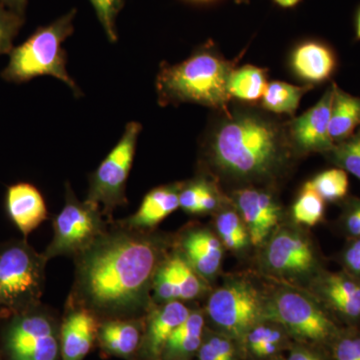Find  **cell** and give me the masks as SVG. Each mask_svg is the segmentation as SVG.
<instances>
[{"mask_svg":"<svg viewBox=\"0 0 360 360\" xmlns=\"http://www.w3.org/2000/svg\"><path fill=\"white\" fill-rule=\"evenodd\" d=\"M162 255V241L155 236L134 229L105 232L77 255L79 305L106 316L141 311Z\"/></svg>","mask_w":360,"mask_h":360,"instance_id":"1","label":"cell"},{"mask_svg":"<svg viewBox=\"0 0 360 360\" xmlns=\"http://www.w3.org/2000/svg\"><path fill=\"white\" fill-rule=\"evenodd\" d=\"M215 165L240 179H262L281 163V137L274 125L252 115L229 118L212 141Z\"/></svg>","mask_w":360,"mask_h":360,"instance_id":"2","label":"cell"},{"mask_svg":"<svg viewBox=\"0 0 360 360\" xmlns=\"http://www.w3.org/2000/svg\"><path fill=\"white\" fill-rule=\"evenodd\" d=\"M231 72V63L208 51L179 65L162 66L156 80L160 103L202 104L227 113Z\"/></svg>","mask_w":360,"mask_h":360,"instance_id":"3","label":"cell"},{"mask_svg":"<svg viewBox=\"0 0 360 360\" xmlns=\"http://www.w3.org/2000/svg\"><path fill=\"white\" fill-rule=\"evenodd\" d=\"M75 9L51 25L39 27L22 44L9 52L8 65L2 71L7 82H25L32 78L51 75L65 82L75 96H82L66 70V54L63 44L73 32Z\"/></svg>","mask_w":360,"mask_h":360,"instance_id":"4","label":"cell"},{"mask_svg":"<svg viewBox=\"0 0 360 360\" xmlns=\"http://www.w3.org/2000/svg\"><path fill=\"white\" fill-rule=\"evenodd\" d=\"M46 262L25 241L0 246V311L18 314L37 307Z\"/></svg>","mask_w":360,"mask_h":360,"instance_id":"5","label":"cell"},{"mask_svg":"<svg viewBox=\"0 0 360 360\" xmlns=\"http://www.w3.org/2000/svg\"><path fill=\"white\" fill-rule=\"evenodd\" d=\"M265 319L277 322L300 340L319 345H330L341 329L314 295L288 288L266 302Z\"/></svg>","mask_w":360,"mask_h":360,"instance_id":"6","label":"cell"},{"mask_svg":"<svg viewBox=\"0 0 360 360\" xmlns=\"http://www.w3.org/2000/svg\"><path fill=\"white\" fill-rule=\"evenodd\" d=\"M105 233L101 206L79 201L70 186L66 187L65 205L53 221V238L44 257L78 255Z\"/></svg>","mask_w":360,"mask_h":360,"instance_id":"7","label":"cell"},{"mask_svg":"<svg viewBox=\"0 0 360 360\" xmlns=\"http://www.w3.org/2000/svg\"><path fill=\"white\" fill-rule=\"evenodd\" d=\"M265 307L266 302L253 284L233 279L210 295L207 314L225 335L243 338L265 319Z\"/></svg>","mask_w":360,"mask_h":360,"instance_id":"8","label":"cell"},{"mask_svg":"<svg viewBox=\"0 0 360 360\" xmlns=\"http://www.w3.org/2000/svg\"><path fill=\"white\" fill-rule=\"evenodd\" d=\"M141 129L139 122H129L115 148L90 176L86 200L103 205L108 215L127 203L125 188Z\"/></svg>","mask_w":360,"mask_h":360,"instance_id":"9","label":"cell"},{"mask_svg":"<svg viewBox=\"0 0 360 360\" xmlns=\"http://www.w3.org/2000/svg\"><path fill=\"white\" fill-rule=\"evenodd\" d=\"M6 347L11 360H58L60 340L53 319L35 307L15 314L7 326Z\"/></svg>","mask_w":360,"mask_h":360,"instance_id":"10","label":"cell"},{"mask_svg":"<svg viewBox=\"0 0 360 360\" xmlns=\"http://www.w3.org/2000/svg\"><path fill=\"white\" fill-rule=\"evenodd\" d=\"M264 264L271 274L288 278L314 277L322 271L314 243L293 229H278L265 246Z\"/></svg>","mask_w":360,"mask_h":360,"instance_id":"11","label":"cell"},{"mask_svg":"<svg viewBox=\"0 0 360 360\" xmlns=\"http://www.w3.org/2000/svg\"><path fill=\"white\" fill-rule=\"evenodd\" d=\"M317 300L336 321L356 328L360 324V278L345 270L330 272L322 270L312 281Z\"/></svg>","mask_w":360,"mask_h":360,"instance_id":"12","label":"cell"},{"mask_svg":"<svg viewBox=\"0 0 360 360\" xmlns=\"http://www.w3.org/2000/svg\"><path fill=\"white\" fill-rule=\"evenodd\" d=\"M206 281L180 255L163 259L153 281L155 300L160 303L184 302L200 297Z\"/></svg>","mask_w":360,"mask_h":360,"instance_id":"13","label":"cell"},{"mask_svg":"<svg viewBox=\"0 0 360 360\" xmlns=\"http://www.w3.org/2000/svg\"><path fill=\"white\" fill-rule=\"evenodd\" d=\"M236 203L250 232L251 243L262 245L278 224L281 208L276 201L265 191L245 188L236 193Z\"/></svg>","mask_w":360,"mask_h":360,"instance_id":"14","label":"cell"},{"mask_svg":"<svg viewBox=\"0 0 360 360\" xmlns=\"http://www.w3.org/2000/svg\"><path fill=\"white\" fill-rule=\"evenodd\" d=\"M333 99V86H331L316 105L292 122L291 134L296 146L302 150L326 153L335 146L329 135Z\"/></svg>","mask_w":360,"mask_h":360,"instance_id":"15","label":"cell"},{"mask_svg":"<svg viewBox=\"0 0 360 360\" xmlns=\"http://www.w3.org/2000/svg\"><path fill=\"white\" fill-rule=\"evenodd\" d=\"M222 246L219 236L208 229H191L180 239V255L205 281H210L217 276L221 265Z\"/></svg>","mask_w":360,"mask_h":360,"instance_id":"16","label":"cell"},{"mask_svg":"<svg viewBox=\"0 0 360 360\" xmlns=\"http://www.w3.org/2000/svg\"><path fill=\"white\" fill-rule=\"evenodd\" d=\"M96 314L79 305L66 315L61 326L60 352L63 360H84L97 338Z\"/></svg>","mask_w":360,"mask_h":360,"instance_id":"17","label":"cell"},{"mask_svg":"<svg viewBox=\"0 0 360 360\" xmlns=\"http://www.w3.org/2000/svg\"><path fill=\"white\" fill-rule=\"evenodd\" d=\"M6 210L25 236L37 229L49 214L41 193L30 184H14L7 189Z\"/></svg>","mask_w":360,"mask_h":360,"instance_id":"18","label":"cell"},{"mask_svg":"<svg viewBox=\"0 0 360 360\" xmlns=\"http://www.w3.org/2000/svg\"><path fill=\"white\" fill-rule=\"evenodd\" d=\"M191 312L186 305L177 300L163 303L160 309L155 310L149 316L142 345L144 356L151 360L162 356L163 349L170 336Z\"/></svg>","mask_w":360,"mask_h":360,"instance_id":"19","label":"cell"},{"mask_svg":"<svg viewBox=\"0 0 360 360\" xmlns=\"http://www.w3.org/2000/svg\"><path fill=\"white\" fill-rule=\"evenodd\" d=\"M181 184H172L153 189L142 200L139 210L124 225L129 229L143 231L153 229L179 207Z\"/></svg>","mask_w":360,"mask_h":360,"instance_id":"20","label":"cell"},{"mask_svg":"<svg viewBox=\"0 0 360 360\" xmlns=\"http://www.w3.org/2000/svg\"><path fill=\"white\" fill-rule=\"evenodd\" d=\"M292 65L296 75L307 82H326L335 70L336 59L333 49L319 41H307L295 49Z\"/></svg>","mask_w":360,"mask_h":360,"instance_id":"21","label":"cell"},{"mask_svg":"<svg viewBox=\"0 0 360 360\" xmlns=\"http://www.w3.org/2000/svg\"><path fill=\"white\" fill-rule=\"evenodd\" d=\"M329 120V135L335 144L347 141L360 124V98L350 96L335 84Z\"/></svg>","mask_w":360,"mask_h":360,"instance_id":"22","label":"cell"},{"mask_svg":"<svg viewBox=\"0 0 360 360\" xmlns=\"http://www.w3.org/2000/svg\"><path fill=\"white\" fill-rule=\"evenodd\" d=\"M97 338L108 354L127 357L139 348L141 331L134 321L112 319L99 326Z\"/></svg>","mask_w":360,"mask_h":360,"instance_id":"23","label":"cell"},{"mask_svg":"<svg viewBox=\"0 0 360 360\" xmlns=\"http://www.w3.org/2000/svg\"><path fill=\"white\" fill-rule=\"evenodd\" d=\"M205 319L200 312L191 311L170 336L162 356L167 360H182L198 352L202 343Z\"/></svg>","mask_w":360,"mask_h":360,"instance_id":"24","label":"cell"},{"mask_svg":"<svg viewBox=\"0 0 360 360\" xmlns=\"http://www.w3.org/2000/svg\"><path fill=\"white\" fill-rule=\"evenodd\" d=\"M266 87L265 71L257 66L245 65L232 70L229 79V94L241 101H258L264 96Z\"/></svg>","mask_w":360,"mask_h":360,"instance_id":"25","label":"cell"},{"mask_svg":"<svg viewBox=\"0 0 360 360\" xmlns=\"http://www.w3.org/2000/svg\"><path fill=\"white\" fill-rule=\"evenodd\" d=\"M309 89L310 86H295L281 82H270L262 96V105L272 112L293 115L303 94Z\"/></svg>","mask_w":360,"mask_h":360,"instance_id":"26","label":"cell"},{"mask_svg":"<svg viewBox=\"0 0 360 360\" xmlns=\"http://www.w3.org/2000/svg\"><path fill=\"white\" fill-rule=\"evenodd\" d=\"M222 245L229 250L240 252L251 243L248 227L236 210H224L215 221Z\"/></svg>","mask_w":360,"mask_h":360,"instance_id":"27","label":"cell"},{"mask_svg":"<svg viewBox=\"0 0 360 360\" xmlns=\"http://www.w3.org/2000/svg\"><path fill=\"white\" fill-rule=\"evenodd\" d=\"M309 184L326 202L345 200L349 186L347 172L340 167L331 168L317 174Z\"/></svg>","mask_w":360,"mask_h":360,"instance_id":"28","label":"cell"},{"mask_svg":"<svg viewBox=\"0 0 360 360\" xmlns=\"http://www.w3.org/2000/svg\"><path fill=\"white\" fill-rule=\"evenodd\" d=\"M326 212V201L315 191L309 182L303 186L302 193L293 205V219L297 224L314 226L322 221Z\"/></svg>","mask_w":360,"mask_h":360,"instance_id":"29","label":"cell"},{"mask_svg":"<svg viewBox=\"0 0 360 360\" xmlns=\"http://www.w3.org/2000/svg\"><path fill=\"white\" fill-rule=\"evenodd\" d=\"M326 155L336 167L360 180V130L347 141L336 143Z\"/></svg>","mask_w":360,"mask_h":360,"instance_id":"30","label":"cell"},{"mask_svg":"<svg viewBox=\"0 0 360 360\" xmlns=\"http://www.w3.org/2000/svg\"><path fill=\"white\" fill-rule=\"evenodd\" d=\"M330 345L333 360H360V331L356 328L340 329Z\"/></svg>","mask_w":360,"mask_h":360,"instance_id":"31","label":"cell"},{"mask_svg":"<svg viewBox=\"0 0 360 360\" xmlns=\"http://www.w3.org/2000/svg\"><path fill=\"white\" fill-rule=\"evenodd\" d=\"M25 22V16L20 15L0 4V56L13 51V40Z\"/></svg>","mask_w":360,"mask_h":360,"instance_id":"32","label":"cell"},{"mask_svg":"<svg viewBox=\"0 0 360 360\" xmlns=\"http://www.w3.org/2000/svg\"><path fill=\"white\" fill-rule=\"evenodd\" d=\"M96 11L97 18L111 42L117 40L116 18L122 9L123 0H90Z\"/></svg>","mask_w":360,"mask_h":360,"instance_id":"33","label":"cell"},{"mask_svg":"<svg viewBox=\"0 0 360 360\" xmlns=\"http://www.w3.org/2000/svg\"><path fill=\"white\" fill-rule=\"evenodd\" d=\"M349 243L341 251L340 264L345 271L360 278V238L349 239Z\"/></svg>","mask_w":360,"mask_h":360,"instance_id":"34","label":"cell"},{"mask_svg":"<svg viewBox=\"0 0 360 360\" xmlns=\"http://www.w3.org/2000/svg\"><path fill=\"white\" fill-rule=\"evenodd\" d=\"M219 360H236V349L227 335H212L207 340Z\"/></svg>","mask_w":360,"mask_h":360,"instance_id":"35","label":"cell"},{"mask_svg":"<svg viewBox=\"0 0 360 360\" xmlns=\"http://www.w3.org/2000/svg\"><path fill=\"white\" fill-rule=\"evenodd\" d=\"M283 341V331L281 329L274 328L269 338L255 348L253 354L260 357L269 356V355L276 354L278 348L281 347Z\"/></svg>","mask_w":360,"mask_h":360,"instance_id":"36","label":"cell"},{"mask_svg":"<svg viewBox=\"0 0 360 360\" xmlns=\"http://www.w3.org/2000/svg\"><path fill=\"white\" fill-rule=\"evenodd\" d=\"M27 2L28 0H0V4L22 16H25Z\"/></svg>","mask_w":360,"mask_h":360,"instance_id":"37","label":"cell"},{"mask_svg":"<svg viewBox=\"0 0 360 360\" xmlns=\"http://www.w3.org/2000/svg\"><path fill=\"white\" fill-rule=\"evenodd\" d=\"M198 356H200V360H219L217 352H214L207 340L201 343L200 349H198Z\"/></svg>","mask_w":360,"mask_h":360,"instance_id":"38","label":"cell"},{"mask_svg":"<svg viewBox=\"0 0 360 360\" xmlns=\"http://www.w3.org/2000/svg\"><path fill=\"white\" fill-rule=\"evenodd\" d=\"M288 360H323L319 355L307 352V350H295L290 354V359Z\"/></svg>","mask_w":360,"mask_h":360,"instance_id":"39","label":"cell"},{"mask_svg":"<svg viewBox=\"0 0 360 360\" xmlns=\"http://www.w3.org/2000/svg\"><path fill=\"white\" fill-rule=\"evenodd\" d=\"M300 0H274L276 4L279 6L284 7V8H290V7L295 6L296 4H300Z\"/></svg>","mask_w":360,"mask_h":360,"instance_id":"40","label":"cell"},{"mask_svg":"<svg viewBox=\"0 0 360 360\" xmlns=\"http://www.w3.org/2000/svg\"><path fill=\"white\" fill-rule=\"evenodd\" d=\"M355 34H356V39L360 40V8L355 18Z\"/></svg>","mask_w":360,"mask_h":360,"instance_id":"41","label":"cell"},{"mask_svg":"<svg viewBox=\"0 0 360 360\" xmlns=\"http://www.w3.org/2000/svg\"><path fill=\"white\" fill-rule=\"evenodd\" d=\"M246 1V0H238V4H240V2Z\"/></svg>","mask_w":360,"mask_h":360,"instance_id":"42","label":"cell"},{"mask_svg":"<svg viewBox=\"0 0 360 360\" xmlns=\"http://www.w3.org/2000/svg\"><path fill=\"white\" fill-rule=\"evenodd\" d=\"M200 1H207V0H200Z\"/></svg>","mask_w":360,"mask_h":360,"instance_id":"43","label":"cell"}]
</instances>
